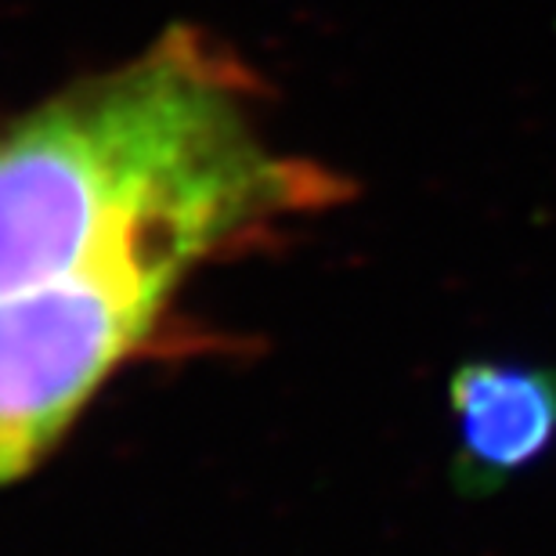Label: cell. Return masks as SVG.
I'll return each mask as SVG.
<instances>
[{
    "mask_svg": "<svg viewBox=\"0 0 556 556\" xmlns=\"http://www.w3.org/2000/svg\"><path fill=\"white\" fill-rule=\"evenodd\" d=\"M332 185L242 188L155 217L40 286L0 293V484L26 477L149 343L199 264L332 203Z\"/></svg>",
    "mask_w": 556,
    "mask_h": 556,
    "instance_id": "obj_2",
    "label": "cell"
},
{
    "mask_svg": "<svg viewBox=\"0 0 556 556\" xmlns=\"http://www.w3.org/2000/svg\"><path fill=\"white\" fill-rule=\"evenodd\" d=\"M250 73L188 26L0 135V293L40 286L155 217L329 170L275 152Z\"/></svg>",
    "mask_w": 556,
    "mask_h": 556,
    "instance_id": "obj_1",
    "label": "cell"
},
{
    "mask_svg": "<svg viewBox=\"0 0 556 556\" xmlns=\"http://www.w3.org/2000/svg\"><path fill=\"white\" fill-rule=\"evenodd\" d=\"M455 484L492 495L556 444V369L528 362H463L452 372Z\"/></svg>",
    "mask_w": 556,
    "mask_h": 556,
    "instance_id": "obj_3",
    "label": "cell"
}]
</instances>
